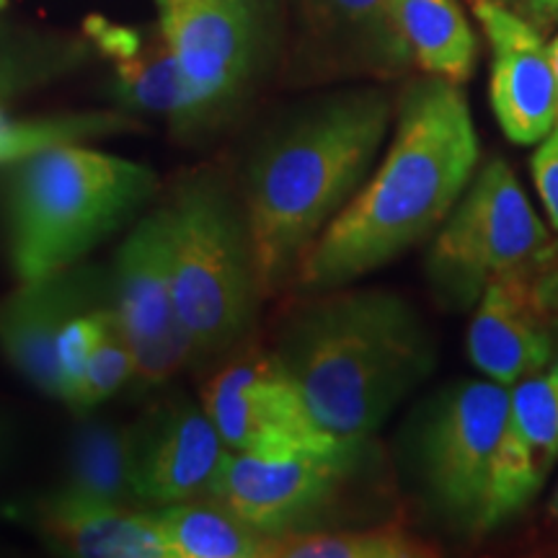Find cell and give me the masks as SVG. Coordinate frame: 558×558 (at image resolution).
<instances>
[{
	"mask_svg": "<svg viewBox=\"0 0 558 558\" xmlns=\"http://www.w3.org/2000/svg\"><path fill=\"white\" fill-rule=\"evenodd\" d=\"M481 145L458 83L427 75L403 88L386 158L313 243L292 290L329 292L399 259L442 226L469 190Z\"/></svg>",
	"mask_w": 558,
	"mask_h": 558,
	"instance_id": "1",
	"label": "cell"
},
{
	"mask_svg": "<svg viewBox=\"0 0 558 558\" xmlns=\"http://www.w3.org/2000/svg\"><path fill=\"white\" fill-rule=\"evenodd\" d=\"M390 120L386 90L344 88L288 117L251 150L241 199L264 300L292 290L313 243L365 184Z\"/></svg>",
	"mask_w": 558,
	"mask_h": 558,
	"instance_id": "2",
	"label": "cell"
},
{
	"mask_svg": "<svg viewBox=\"0 0 558 558\" xmlns=\"http://www.w3.org/2000/svg\"><path fill=\"white\" fill-rule=\"evenodd\" d=\"M271 352L313 422L347 442H369L435 369L429 329L388 290H329L305 300L284 318Z\"/></svg>",
	"mask_w": 558,
	"mask_h": 558,
	"instance_id": "3",
	"label": "cell"
},
{
	"mask_svg": "<svg viewBox=\"0 0 558 558\" xmlns=\"http://www.w3.org/2000/svg\"><path fill=\"white\" fill-rule=\"evenodd\" d=\"M156 186L148 166L81 143L21 160L9 192V254L19 282L78 264L122 228Z\"/></svg>",
	"mask_w": 558,
	"mask_h": 558,
	"instance_id": "4",
	"label": "cell"
},
{
	"mask_svg": "<svg viewBox=\"0 0 558 558\" xmlns=\"http://www.w3.org/2000/svg\"><path fill=\"white\" fill-rule=\"evenodd\" d=\"M173 215V298L194 362L233 354L262 305L243 199L218 171H192L169 202Z\"/></svg>",
	"mask_w": 558,
	"mask_h": 558,
	"instance_id": "5",
	"label": "cell"
},
{
	"mask_svg": "<svg viewBox=\"0 0 558 558\" xmlns=\"http://www.w3.org/2000/svg\"><path fill=\"white\" fill-rule=\"evenodd\" d=\"M554 251L548 228L535 215L507 160L492 158L473 173L429 248L427 277L448 308L478 303L494 279L514 275Z\"/></svg>",
	"mask_w": 558,
	"mask_h": 558,
	"instance_id": "6",
	"label": "cell"
},
{
	"mask_svg": "<svg viewBox=\"0 0 558 558\" xmlns=\"http://www.w3.org/2000/svg\"><path fill=\"white\" fill-rule=\"evenodd\" d=\"M365 448L367 442H344L288 458L228 450L207 497L267 538L333 530L365 463Z\"/></svg>",
	"mask_w": 558,
	"mask_h": 558,
	"instance_id": "7",
	"label": "cell"
},
{
	"mask_svg": "<svg viewBox=\"0 0 558 558\" xmlns=\"http://www.w3.org/2000/svg\"><path fill=\"white\" fill-rule=\"evenodd\" d=\"M158 29L207 120L239 104L267 70L284 0H156Z\"/></svg>",
	"mask_w": 558,
	"mask_h": 558,
	"instance_id": "8",
	"label": "cell"
},
{
	"mask_svg": "<svg viewBox=\"0 0 558 558\" xmlns=\"http://www.w3.org/2000/svg\"><path fill=\"white\" fill-rule=\"evenodd\" d=\"M509 386L460 380L429 403L416 435V471L432 505L460 527L481 530Z\"/></svg>",
	"mask_w": 558,
	"mask_h": 558,
	"instance_id": "9",
	"label": "cell"
},
{
	"mask_svg": "<svg viewBox=\"0 0 558 558\" xmlns=\"http://www.w3.org/2000/svg\"><path fill=\"white\" fill-rule=\"evenodd\" d=\"M292 86L393 81L414 68L393 0H288Z\"/></svg>",
	"mask_w": 558,
	"mask_h": 558,
	"instance_id": "10",
	"label": "cell"
},
{
	"mask_svg": "<svg viewBox=\"0 0 558 558\" xmlns=\"http://www.w3.org/2000/svg\"><path fill=\"white\" fill-rule=\"evenodd\" d=\"M202 407L233 452L288 458L347 442L313 422L298 386L271 349H235L202 390Z\"/></svg>",
	"mask_w": 558,
	"mask_h": 558,
	"instance_id": "11",
	"label": "cell"
},
{
	"mask_svg": "<svg viewBox=\"0 0 558 558\" xmlns=\"http://www.w3.org/2000/svg\"><path fill=\"white\" fill-rule=\"evenodd\" d=\"M173 215L158 207L145 215L117 251L111 290L128 333L135 373L132 383L156 388L194 362L192 341L173 298Z\"/></svg>",
	"mask_w": 558,
	"mask_h": 558,
	"instance_id": "12",
	"label": "cell"
},
{
	"mask_svg": "<svg viewBox=\"0 0 558 558\" xmlns=\"http://www.w3.org/2000/svg\"><path fill=\"white\" fill-rule=\"evenodd\" d=\"M492 47V109L509 143L538 145L558 124L550 47L533 21L497 0H471Z\"/></svg>",
	"mask_w": 558,
	"mask_h": 558,
	"instance_id": "13",
	"label": "cell"
},
{
	"mask_svg": "<svg viewBox=\"0 0 558 558\" xmlns=\"http://www.w3.org/2000/svg\"><path fill=\"white\" fill-rule=\"evenodd\" d=\"M107 305H114L111 277H104L101 269L81 267V262L50 277L21 282V288L0 303V347L32 386L52 399H62L54 357L62 326Z\"/></svg>",
	"mask_w": 558,
	"mask_h": 558,
	"instance_id": "14",
	"label": "cell"
},
{
	"mask_svg": "<svg viewBox=\"0 0 558 558\" xmlns=\"http://www.w3.org/2000/svg\"><path fill=\"white\" fill-rule=\"evenodd\" d=\"M205 407L173 399L132 427V492L137 505L169 507L209 492L226 458Z\"/></svg>",
	"mask_w": 558,
	"mask_h": 558,
	"instance_id": "15",
	"label": "cell"
},
{
	"mask_svg": "<svg viewBox=\"0 0 558 558\" xmlns=\"http://www.w3.org/2000/svg\"><path fill=\"white\" fill-rule=\"evenodd\" d=\"M558 460V354L541 373L509 388V411L494 456L481 530L522 512Z\"/></svg>",
	"mask_w": 558,
	"mask_h": 558,
	"instance_id": "16",
	"label": "cell"
},
{
	"mask_svg": "<svg viewBox=\"0 0 558 558\" xmlns=\"http://www.w3.org/2000/svg\"><path fill=\"white\" fill-rule=\"evenodd\" d=\"M533 267L486 284L465 339L473 367L509 388L558 354V324L535 288Z\"/></svg>",
	"mask_w": 558,
	"mask_h": 558,
	"instance_id": "17",
	"label": "cell"
},
{
	"mask_svg": "<svg viewBox=\"0 0 558 558\" xmlns=\"http://www.w3.org/2000/svg\"><path fill=\"white\" fill-rule=\"evenodd\" d=\"M86 34L111 60L132 107L166 117L177 132H190L207 122L163 32H140L104 16H90Z\"/></svg>",
	"mask_w": 558,
	"mask_h": 558,
	"instance_id": "18",
	"label": "cell"
},
{
	"mask_svg": "<svg viewBox=\"0 0 558 558\" xmlns=\"http://www.w3.org/2000/svg\"><path fill=\"white\" fill-rule=\"evenodd\" d=\"M41 530L70 556L169 558L156 509L114 505L68 488L41 507Z\"/></svg>",
	"mask_w": 558,
	"mask_h": 558,
	"instance_id": "19",
	"label": "cell"
},
{
	"mask_svg": "<svg viewBox=\"0 0 558 558\" xmlns=\"http://www.w3.org/2000/svg\"><path fill=\"white\" fill-rule=\"evenodd\" d=\"M169 558H267L269 538L222 501L202 497L156 509Z\"/></svg>",
	"mask_w": 558,
	"mask_h": 558,
	"instance_id": "20",
	"label": "cell"
},
{
	"mask_svg": "<svg viewBox=\"0 0 558 558\" xmlns=\"http://www.w3.org/2000/svg\"><path fill=\"white\" fill-rule=\"evenodd\" d=\"M414 65L463 86L473 75L478 41L458 0H393Z\"/></svg>",
	"mask_w": 558,
	"mask_h": 558,
	"instance_id": "21",
	"label": "cell"
},
{
	"mask_svg": "<svg viewBox=\"0 0 558 558\" xmlns=\"http://www.w3.org/2000/svg\"><path fill=\"white\" fill-rule=\"evenodd\" d=\"M65 488L83 497L137 507L132 492V427L86 424L73 439Z\"/></svg>",
	"mask_w": 558,
	"mask_h": 558,
	"instance_id": "22",
	"label": "cell"
},
{
	"mask_svg": "<svg viewBox=\"0 0 558 558\" xmlns=\"http://www.w3.org/2000/svg\"><path fill=\"white\" fill-rule=\"evenodd\" d=\"M437 550L407 527H333L269 538L267 558H427Z\"/></svg>",
	"mask_w": 558,
	"mask_h": 558,
	"instance_id": "23",
	"label": "cell"
},
{
	"mask_svg": "<svg viewBox=\"0 0 558 558\" xmlns=\"http://www.w3.org/2000/svg\"><path fill=\"white\" fill-rule=\"evenodd\" d=\"M132 373H135V360H132L128 333H124L122 320L111 305L99 344L90 352L88 365L65 403L75 414H88L109 396H114L124 383H130Z\"/></svg>",
	"mask_w": 558,
	"mask_h": 558,
	"instance_id": "24",
	"label": "cell"
},
{
	"mask_svg": "<svg viewBox=\"0 0 558 558\" xmlns=\"http://www.w3.org/2000/svg\"><path fill=\"white\" fill-rule=\"evenodd\" d=\"M120 120L109 117H73V120L11 124L0 117V163L24 160L54 145L81 143V140L99 135V132L120 130Z\"/></svg>",
	"mask_w": 558,
	"mask_h": 558,
	"instance_id": "25",
	"label": "cell"
},
{
	"mask_svg": "<svg viewBox=\"0 0 558 558\" xmlns=\"http://www.w3.org/2000/svg\"><path fill=\"white\" fill-rule=\"evenodd\" d=\"M111 313V305L99 311L83 313V316H75L62 326L58 344H54V357H58V369L62 380V403L70 399L75 383L81 380L83 369L88 365L90 352H94L96 344H99L104 326H107Z\"/></svg>",
	"mask_w": 558,
	"mask_h": 558,
	"instance_id": "26",
	"label": "cell"
},
{
	"mask_svg": "<svg viewBox=\"0 0 558 558\" xmlns=\"http://www.w3.org/2000/svg\"><path fill=\"white\" fill-rule=\"evenodd\" d=\"M530 169H533L535 190L541 194V205L550 226L558 230V124L538 143Z\"/></svg>",
	"mask_w": 558,
	"mask_h": 558,
	"instance_id": "27",
	"label": "cell"
},
{
	"mask_svg": "<svg viewBox=\"0 0 558 558\" xmlns=\"http://www.w3.org/2000/svg\"><path fill=\"white\" fill-rule=\"evenodd\" d=\"M497 3L518 11L527 21H533L541 32L558 21V0H497Z\"/></svg>",
	"mask_w": 558,
	"mask_h": 558,
	"instance_id": "28",
	"label": "cell"
},
{
	"mask_svg": "<svg viewBox=\"0 0 558 558\" xmlns=\"http://www.w3.org/2000/svg\"><path fill=\"white\" fill-rule=\"evenodd\" d=\"M543 262H538L533 267V279H535V288H538V292H541L543 303H546L550 316H554L558 324V264L543 269Z\"/></svg>",
	"mask_w": 558,
	"mask_h": 558,
	"instance_id": "29",
	"label": "cell"
},
{
	"mask_svg": "<svg viewBox=\"0 0 558 558\" xmlns=\"http://www.w3.org/2000/svg\"><path fill=\"white\" fill-rule=\"evenodd\" d=\"M550 60H554V70H556V83H558V34H556V39L550 41Z\"/></svg>",
	"mask_w": 558,
	"mask_h": 558,
	"instance_id": "30",
	"label": "cell"
},
{
	"mask_svg": "<svg viewBox=\"0 0 558 558\" xmlns=\"http://www.w3.org/2000/svg\"><path fill=\"white\" fill-rule=\"evenodd\" d=\"M554 514L558 518V488H556V497H554Z\"/></svg>",
	"mask_w": 558,
	"mask_h": 558,
	"instance_id": "31",
	"label": "cell"
},
{
	"mask_svg": "<svg viewBox=\"0 0 558 558\" xmlns=\"http://www.w3.org/2000/svg\"><path fill=\"white\" fill-rule=\"evenodd\" d=\"M5 3H9V0H0V11H3V9H5Z\"/></svg>",
	"mask_w": 558,
	"mask_h": 558,
	"instance_id": "32",
	"label": "cell"
}]
</instances>
